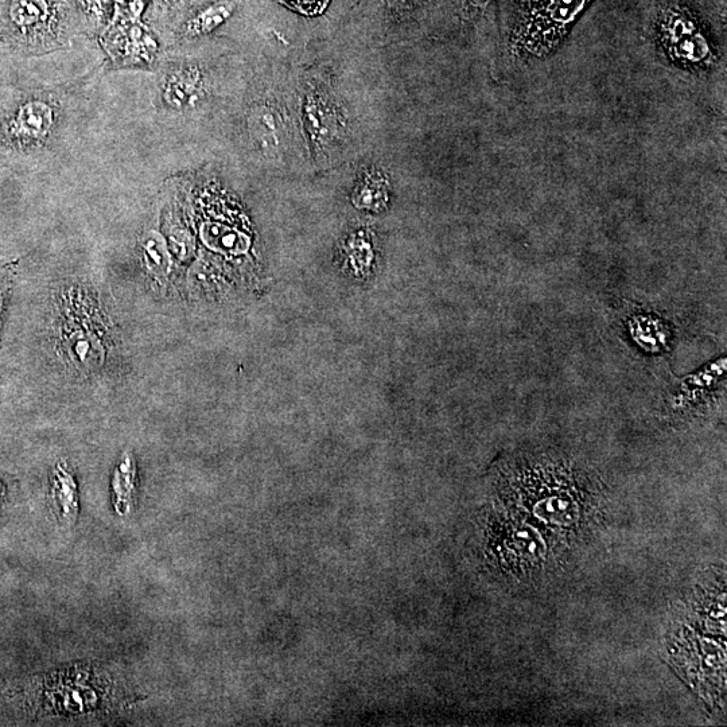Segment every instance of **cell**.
Here are the masks:
<instances>
[{
	"instance_id": "cell-5",
	"label": "cell",
	"mask_w": 727,
	"mask_h": 727,
	"mask_svg": "<svg viewBox=\"0 0 727 727\" xmlns=\"http://www.w3.org/2000/svg\"><path fill=\"white\" fill-rule=\"evenodd\" d=\"M54 124V110L42 100H31L19 108L11 122V135L21 143H37L48 136Z\"/></svg>"
},
{
	"instance_id": "cell-11",
	"label": "cell",
	"mask_w": 727,
	"mask_h": 727,
	"mask_svg": "<svg viewBox=\"0 0 727 727\" xmlns=\"http://www.w3.org/2000/svg\"><path fill=\"white\" fill-rule=\"evenodd\" d=\"M512 538V547L524 558H540L546 551L542 536L531 527L517 528Z\"/></svg>"
},
{
	"instance_id": "cell-7",
	"label": "cell",
	"mask_w": 727,
	"mask_h": 727,
	"mask_svg": "<svg viewBox=\"0 0 727 727\" xmlns=\"http://www.w3.org/2000/svg\"><path fill=\"white\" fill-rule=\"evenodd\" d=\"M52 493L58 516L65 522H75L79 516V488L71 469L64 462L54 469Z\"/></svg>"
},
{
	"instance_id": "cell-13",
	"label": "cell",
	"mask_w": 727,
	"mask_h": 727,
	"mask_svg": "<svg viewBox=\"0 0 727 727\" xmlns=\"http://www.w3.org/2000/svg\"><path fill=\"white\" fill-rule=\"evenodd\" d=\"M254 134L264 149H274L279 145L276 120L270 111L260 110L254 116Z\"/></svg>"
},
{
	"instance_id": "cell-9",
	"label": "cell",
	"mask_w": 727,
	"mask_h": 727,
	"mask_svg": "<svg viewBox=\"0 0 727 727\" xmlns=\"http://www.w3.org/2000/svg\"><path fill=\"white\" fill-rule=\"evenodd\" d=\"M534 513L544 522L557 526H570L577 519L578 509L565 497L550 496L535 505Z\"/></svg>"
},
{
	"instance_id": "cell-12",
	"label": "cell",
	"mask_w": 727,
	"mask_h": 727,
	"mask_svg": "<svg viewBox=\"0 0 727 727\" xmlns=\"http://www.w3.org/2000/svg\"><path fill=\"white\" fill-rule=\"evenodd\" d=\"M355 201L364 208H376L387 201V185L382 177H368L357 189Z\"/></svg>"
},
{
	"instance_id": "cell-16",
	"label": "cell",
	"mask_w": 727,
	"mask_h": 727,
	"mask_svg": "<svg viewBox=\"0 0 727 727\" xmlns=\"http://www.w3.org/2000/svg\"><path fill=\"white\" fill-rule=\"evenodd\" d=\"M469 3L473 10L484 11L491 3V0H469Z\"/></svg>"
},
{
	"instance_id": "cell-14",
	"label": "cell",
	"mask_w": 727,
	"mask_h": 727,
	"mask_svg": "<svg viewBox=\"0 0 727 727\" xmlns=\"http://www.w3.org/2000/svg\"><path fill=\"white\" fill-rule=\"evenodd\" d=\"M281 2L297 13L307 15V17H317L324 13L330 0H281Z\"/></svg>"
},
{
	"instance_id": "cell-1",
	"label": "cell",
	"mask_w": 727,
	"mask_h": 727,
	"mask_svg": "<svg viewBox=\"0 0 727 727\" xmlns=\"http://www.w3.org/2000/svg\"><path fill=\"white\" fill-rule=\"evenodd\" d=\"M593 0H519L508 34L517 60H540L557 52Z\"/></svg>"
},
{
	"instance_id": "cell-3",
	"label": "cell",
	"mask_w": 727,
	"mask_h": 727,
	"mask_svg": "<svg viewBox=\"0 0 727 727\" xmlns=\"http://www.w3.org/2000/svg\"><path fill=\"white\" fill-rule=\"evenodd\" d=\"M69 14L65 0H11L6 38L27 54L48 52L68 37Z\"/></svg>"
},
{
	"instance_id": "cell-17",
	"label": "cell",
	"mask_w": 727,
	"mask_h": 727,
	"mask_svg": "<svg viewBox=\"0 0 727 727\" xmlns=\"http://www.w3.org/2000/svg\"><path fill=\"white\" fill-rule=\"evenodd\" d=\"M388 5L392 7H407L414 5V3L419 2V0H387Z\"/></svg>"
},
{
	"instance_id": "cell-15",
	"label": "cell",
	"mask_w": 727,
	"mask_h": 727,
	"mask_svg": "<svg viewBox=\"0 0 727 727\" xmlns=\"http://www.w3.org/2000/svg\"><path fill=\"white\" fill-rule=\"evenodd\" d=\"M111 0H84L87 10L96 18L104 17L107 7L110 6Z\"/></svg>"
},
{
	"instance_id": "cell-6",
	"label": "cell",
	"mask_w": 727,
	"mask_h": 727,
	"mask_svg": "<svg viewBox=\"0 0 727 727\" xmlns=\"http://www.w3.org/2000/svg\"><path fill=\"white\" fill-rule=\"evenodd\" d=\"M201 95V75L197 69L181 68L167 77L163 97L167 106L182 110L193 106Z\"/></svg>"
},
{
	"instance_id": "cell-10",
	"label": "cell",
	"mask_w": 727,
	"mask_h": 727,
	"mask_svg": "<svg viewBox=\"0 0 727 727\" xmlns=\"http://www.w3.org/2000/svg\"><path fill=\"white\" fill-rule=\"evenodd\" d=\"M233 9H235L233 3L220 2L202 10L197 17L190 19L186 25V33L189 36H204V34L211 33L231 17Z\"/></svg>"
},
{
	"instance_id": "cell-2",
	"label": "cell",
	"mask_w": 727,
	"mask_h": 727,
	"mask_svg": "<svg viewBox=\"0 0 727 727\" xmlns=\"http://www.w3.org/2000/svg\"><path fill=\"white\" fill-rule=\"evenodd\" d=\"M110 324L88 294L65 295L58 313V345L76 371L95 372L106 363L111 346Z\"/></svg>"
},
{
	"instance_id": "cell-8",
	"label": "cell",
	"mask_w": 727,
	"mask_h": 727,
	"mask_svg": "<svg viewBox=\"0 0 727 727\" xmlns=\"http://www.w3.org/2000/svg\"><path fill=\"white\" fill-rule=\"evenodd\" d=\"M112 491L115 493L116 508H123L122 513H126L136 492V462L130 453L123 454L115 470Z\"/></svg>"
},
{
	"instance_id": "cell-4",
	"label": "cell",
	"mask_w": 727,
	"mask_h": 727,
	"mask_svg": "<svg viewBox=\"0 0 727 727\" xmlns=\"http://www.w3.org/2000/svg\"><path fill=\"white\" fill-rule=\"evenodd\" d=\"M659 41L668 60L680 69L699 72L714 64V46L699 19L687 7L674 5L662 11Z\"/></svg>"
}]
</instances>
